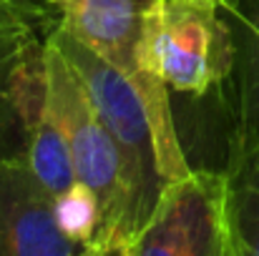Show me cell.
<instances>
[{
	"label": "cell",
	"mask_w": 259,
	"mask_h": 256,
	"mask_svg": "<svg viewBox=\"0 0 259 256\" xmlns=\"http://www.w3.org/2000/svg\"><path fill=\"white\" fill-rule=\"evenodd\" d=\"M43 106L66 136L78 183L98 201L101 226L93 249L128 246L144 229V221L134 203L123 156L103 126L78 71L51 35L43 53Z\"/></svg>",
	"instance_id": "6da1fadb"
},
{
	"label": "cell",
	"mask_w": 259,
	"mask_h": 256,
	"mask_svg": "<svg viewBox=\"0 0 259 256\" xmlns=\"http://www.w3.org/2000/svg\"><path fill=\"white\" fill-rule=\"evenodd\" d=\"M141 63L169 90L194 98L232 78L237 38L219 0H154L144 13Z\"/></svg>",
	"instance_id": "7a4b0ae2"
},
{
	"label": "cell",
	"mask_w": 259,
	"mask_h": 256,
	"mask_svg": "<svg viewBox=\"0 0 259 256\" xmlns=\"http://www.w3.org/2000/svg\"><path fill=\"white\" fill-rule=\"evenodd\" d=\"M154 0H61V25L113 66L128 83L136 88L159 148V166L166 183L186 176V164L179 133L174 126L169 88L149 76L141 63V28L144 13Z\"/></svg>",
	"instance_id": "3957f363"
},
{
	"label": "cell",
	"mask_w": 259,
	"mask_h": 256,
	"mask_svg": "<svg viewBox=\"0 0 259 256\" xmlns=\"http://www.w3.org/2000/svg\"><path fill=\"white\" fill-rule=\"evenodd\" d=\"M51 38L78 71L103 126L116 141L126 164L136 211L146 224L166 188V181L159 166L156 136L136 88L101 56L76 40L61 23L53 28Z\"/></svg>",
	"instance_id": "277c9868"
},
{
	"label": "cell",
	"mask_w": 259,
	"mask_h": 256,
	"mask_svg": "<svg viewBox=\"0 0 259 256\" xmlns=\"http://www.w3.org/2000/svg\"><path fill=\"white\" fill-rule=\"evenodd\" d=\"M51 13L43 0H0V161L25 159L33 126L43 111V30Z\"/></svg>",
	"instance_id": "5b68a950"
},
{
	"label": "cell",
	"mask_w": 259,
	"mask_h": 256,
	"mask_svg": "<svg viewBox=\"0 0 259 256\" xmlns=\"http://www.w3.org/2000/svg\"><path fill=\"white\" fill-rule=\"evenodd\" d=\"M131 256H232L224 171L191 169L166 183Z\"/></svg>",
	"instance_id": "8992f818"
},
{
	"label": "cell",
	"mask_w": 259,
	"mask_h": 256,
	"mask_svg": "<svg viewBox=\"0 0 259 256\" xmlns=\"http://www.w3.org/2000/svg\"><path fill=\"white\" fill-rule=\"evenodd\" d=\"M56 214V198L25 159L0 161V256H91Z\"/></svg>",
	"instance_id": "52a82bcc"
},
{
	"label": "cell",
	"mask_w": 259,
	"mask_h": 256,
	"mask_svg": "<svg viewBox=\"0 0 259 256\" xmlns=\"http://www.w3.org/2000/svg\"><path fill=\"white\" fill-rule=\"evenodd\" d=\"M227 214L232 256H259V138H229Z\"/></svg>",
	"instance_id": "ba28073f"
},
{
	"label": "cell",
	"mask_w": 259,
	"mask_h": 256,
	"mask_svg": "<svg viewBox=\"0 0 259 256\" xmlns=\"http://www.w3.org/2000/svg\"><path fill=\"white\" fill-rule=\"evenodd\" d=\"M237 38V123L239 138H259V0H239L227 15Z\"/></svg>",
	"instance_id": "9c48e42d"
},
{
	"label": "cell",
	"mask_w": 259,
	"mask_h": 256,
	"mask_svg": "<svg viewBox=\"0 0 259 256\" xmlns=\"http://www.w3.org/2000/svg\"><path fill=\"white\" fill-rule=\"evenodd\" d=\"M25 164L30 166L35 178L48 188V193L53 198L68 193L78 183L66 136L58 128V123L53 121V116L46 111V106H43V111H40V116L33 126Z\"/></svg>",
	"instance_id": "30bf717a"
},
{
	"label": "cell",
	"mask_w": 259,
	"mask_h": 256,
	"mask_svg": "<svg viewBox=\"0 0 259 256\" xmlns=\"http://www.w3.org/2000/svg\"><path fill=\"white\" fill-rule=\"evenodd\" d=\"M56 214L63 226V231L86 246H96L98 226H101V211L96 196L83 183H76L68 193L56 198Z\"/></svg>",
	"instance_id": "8fae6325"
},
{
	"label": "cell",
	"mask_w": 259,
	"mask_h": 256,
	"mask_svg": "<svg viewBox=\"0 0 259 256\" xmlns=\"http://www.w3.org/2000/svg\"><path fill=\"white\" fill-rule=\"evenodd\" d=\"M91 256H131V254H128V246H123V244H113V246L93 249V254Z\"/></svg>",
	"instance_id": "7c38bea8"
},
{
	"label": "cell",
	"mask_w": 259,
	"mask_h": 256,
	"mask_svg": "<svg viewBox=\"0 0 259 256\" xmlns=\"http://www.w3.org/2000/svg\"><path fill=\"white\" fill-rule=\"evenodd\" d=\"M219 5L224 8V13H227V15H232V13L237 10V5H239V0H219Z\"/></svg>",
	"instance_id": "4fadbf2b"
},
{
	"label": "cell",
	"mask_w": 259,
	"mask_h": 256,
	"mask_svg": "<svg viewBox=\"0 0 259 256\" xmlns=\"http://www.w3.org/2000/svg\"><path fill=\"white\" fill-rule=\"evenodd\" d=\"M43 3H51V5H56V8L61 5V0H43Z\"/></svg>",
	"instance_id": "5bb4252c"
}]
</instances>
